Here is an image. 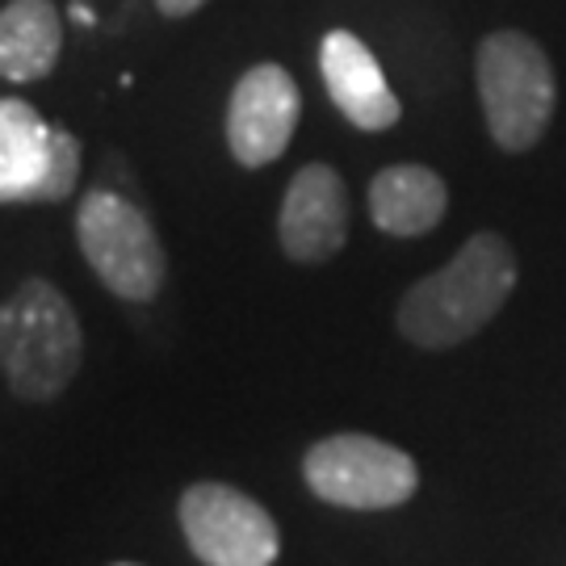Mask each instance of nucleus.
I'll use <instances>...</instances> for the list:
<instances>
[{"instance_id":"nucleus-1","label":"nucleus","mask_w":566,"mask_h":566,"mask_svg":"<svg viewBox=\"0 0 566 566\" xmlns=\"http://www.w3.org/2000/svg\"><path fill=\"white\" fill-rule=\"evenodd\" d=\"M516 285V252L504 235L479 231L458 256L416 282L399 303V332L420 348H453L483 332Z\"/></svg>"},{"instance_id":"nucleus-2","label":"nucleus","mask_w":566,"mask_h":566,"mask_svg":"<svg viewBox=\"0 0 566 566\" xmlns=\"http://www.w3.org/2000/svg\"><path fill=\"white\" fill-rule=\"evenodd\" d=\"M84 361L76 306L46 277L25 282L0 303V374L25 403H51L72 386Z\"/></svg>"},{"instance_id":"nucleus-3","label":"nucleus","mask_w":566,"mask_h":566,"mask_svg":"<svg viewBox=\"0 0 566 566\" xmlns=\"http://www.w3.org/2000/svg\"><path fill=\"white\" fill-rule=\"evenodd\" d=\"M479 97L486 130L504 151H528L558 102L549 55L521 30H495L479 46Z\"/></svg>"},{"instance_id":"nucleus-4","label":"nucleus","mask_w":566,"mask_h":566,"mask_svg":"<svg viewBox=\"0 0 566 566\" xmlns=\"http://www.w3.org/2000/svg\"><path fill=\"white\" fill-rule=\"evenodd\" d=\"M76 243L109 294L151 303L168 282V256L151 219L114 189H88L76 210Z\"/></svg>"},{"instance_id":"nucleus-5","label":"nucleus","mask_w":566,"mask_h":566,"mask_svg":"<svg viewBox=\"0 0 566 566\" xmlns=\"http://www.w3.org/2000/svg\"><path fill=\"white\" fill-rule=\"evenodd\" d=\"M303 474L306 486L324 504L357 507V512L399 507L420 486V470L411 462V453L365 432H336L311 446L303 458Z\"/></svg>"},{"instance_id":"nucleus-6","label":"nucleus","mask_w":566,"mask_h":566,"mask_svg":"<svg viewBox=\"0 0 566 566\" xmlns=\"http://www.w3.org/2000/svg\"><path fill=\"white\" fill-rule=\"evenodd\" d=\"M81 181V139L34 105L0 97V202H63Z\"/></svg>"},{"instance_id":"nucleus-7","label":"nucleus","mask_w":566,"mask_h":566,"mask_svg":"<svg viewBox=\"0 0 566 566\" xmlns=\"http://www.w3.org/2000/svg\"><path fill=\"white\" fill-rule=\"evenodd\" d=\"M177 516L193 558L206 566H273L282 554L277 521L227 483L185 486Z\"/></svg>"},{"instance_id":"nucleus-8","label":"nucleus","mask_w":566,"mask_h":566,"mask_svg":"<svg viewBox=\"0 0 566 566\" xmlns=\"http://www.w3.org/2000/svg\"><path fill=\"white\" fill-rule=\"evenodd\" d=\"M303 97L298 84L282 63H256L248 67L227 102V147L243 168H264L277 156L298 130Z\"/></svg>"},{"instance_id":"nucleus-9","label":"nucleus","mask_w":566,"mask_h":566,"mask_svg":"<svg viewBox=\"0 0 566 566\" xmlns=\"http://www.w3.org/2000/svg\"><path fill=\"white\" fill-rule=\"evenodd\" d=\"M282 252L298 264H324L348 240V189L332 164H303L285 189L277 219Z\"/></svg>"},{"instance_id":"nucleus-10","label":"nucleus","mask_w":566,"mask_h":566,"mask_svg":"<svg viewBox=\"0 0 566 566\" xmlns=\"http://www.w3.org/2000/svg\"><path fill=\"white\" fill-rule=\"evenodd\" d=\"M319 72H324L327 97L336 102V109L357 130H390L403 114V105L395 97V88L386 84L374 51L353 30L324 34V42H319Z\"/></svg>"},{"instance_id":"nucleus-11","label":"nucleus","mask_w":566,"mask_h":566,"mask_svg":"<svg viewBox=\"0 0 566 566\" xmlns=\"http://www.w3.org/2000/svg\"><path fill=\"white\" fill-rule=\"evenodd\" d=\"M449 189L424 164H390L369 181V214L386 235H424L446 219Z\"/></svg>"},{"instance_id":"nucleus-12","label":"nucleus","mask_w":566,"mask_h":566,"mask_svg":"<svg viewBox=\"0 0 566 566\" xmlns=\"http://www.w3.org/2000/svg\"><path fill=\"white\" fill-rule=\"evenodd\" d=\"M60 51L63 21L51 0H9L0 9V81H42L60 63Z\"/></svg>"},{"instance_id":"nucleus-13","label":"nucleus","mask_w":566,"mask_h":566,"mask_svg":"<svg viewBox=\"0 0 566 566\" xmlns=\"http://www.w3.org/2000/svg\"><path fill=\"white\" fill-rule=\"evenodd\" d=\"M202 4H210V0H156V9H160L164 18H189V13H198Z\"/></svg>"},{"instance_id":"nucleus-14","label":"nucleus","mask_w":566,"mask_h":566,"mask_svg":"<svg viewBox=\"0 0 566 566\" xmlns=\"http://www.w3.org/2000/svg\"><path fill=\"white\" fill-rule=\"evenodd\" d=\"M114 566H139V563H114Z\"/></svg>"}]
</instances>
